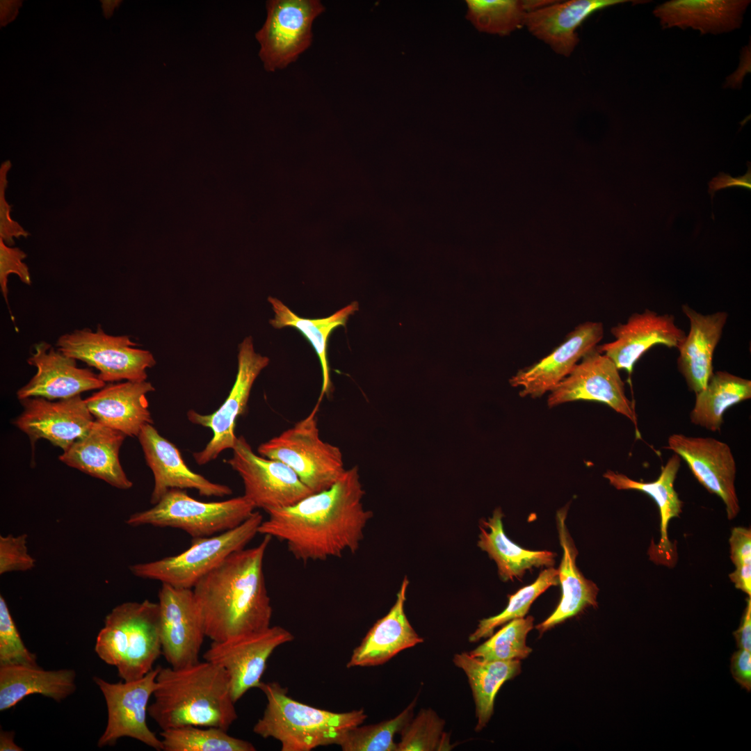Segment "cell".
<instances>
[{"mask_svg":"<svg viewBox=\"0 0 751 751\" xmlns=\"http://www.w3.org/2000/svg\"><path fill=\"white\" fill-rule=\"evenodd\" d=\"M358 468L346 469L328 489L312 493L286 508L271 509L258 533L286 544L303 563L355 553L373 513L364 509Z\"/></svg>","mask_w":751,"mask_h":751,"instance_id":"1","label":"cell"},{"mask_svg":"<svg viewBox=\"0 0 751 751\" xmlns=\"http://www.w3.org/2000/svg\"><path fill=\"white\" fill-rule=\"evenodd\" d=\"M272 538L236 551L192 588L205 636L223 641L270 626L273 608L264 574Z\"/></svg>","mask_w":751,"mask_h":751,"instance_id":"2","label":"cell"},{"mask_svg":"<svg viewBox=\"0 0 751 751\" xmlns=\"http://www.w3.org/2000/svg\"><path fill=\"white\" fill-rule=\"evenodd\" d=\"M156 681L147 713L161 730L193 725L227 731L238 718L228 675L216 664L159 666Z\"/></svg>","mask_w":751,"mask_h":751,"instance_id":"3","label":"cell"},{"mask_svg":"<svg viewBox=\"0 0 751 751\" xmlns=\"http://www.w3.org/2000/svg\"><path fill=\"white\" fill-rule=\"evenodd\" d=\"M259 688L265 694L267 704L253 732L279 741L282 751H309L337 745L348 730L367 718L362 709L337 713L302 703L289 697L287 688L277 682H262Z\"/></svg>","mask_w":751,"mask_h":751,"instance_id":"4","label":"cell"},{"mask_svg":"<svg viewBox=\"0 0 751 751\" xmlns=\"http://www.w3.org/2000/svg\"><path fill=\"white\" fill-rule=\"evenodd\" d=\"M95 650L125 681L146 675L162 654L158 602L128 601L113 608L97 634Z\"/></svg>","mask_w":751,"mask_h":751,"instance_id":"5","label":"cell"},{"mask_svg":"<svg viewBox=\"0 0 751 751\" xmlns=\"http://www.w3.org/2000/svg\"><path fill=\"white\" fill-rule=\"evenodd\" d=\"M318 407L257 448L260 455L289 467L314 493L330 487L346 470L340 449L320 437Z\"/></svg>","mask_w":751,"mask_h":751,"instance_id":"6","label":"cell"},{"mask_svg":"<svg viewBox=\"0 0 751 751\" xmlns=\"http://www.w3.org/2000/svg\"><path fill=\"white\" fill-rule=\"evenodd\" d=\"M262 521V515L255 511L232 529L209 537L193 538L191 545L179 554L136 563L129 566V570L140 578L192 589L230 554L244 549L258 533Z\"/></svg>","mask_w":751,"mask_h":751,"instance_id":"7","label":"cell"},{"mask_svg":"<svg viewBox=\"0 0 751 751\" xmlns=\"http://www.w3.org/2000/svg\"><path fill=\"white\" fill-rule=\"evenodd\" d=\"M255 508L244 495L223 501L204 502L192 498L184 490L172 489L151 508L131 515L126 524L175 528L193 538H204L239 526Z\"/></svg>","mask_w":751,"mask_h":751,"instance_id":"8","label":"cell"},{"mask_svg":"<svg viewBox=\"0 0 751 751\" xmlns=\"http://www.w3.org/2000/svg\"><path fill=\"white\" fill-rule=\"evenodd\" d=\"M137 346L129 336L108 334L99 325L95 331L85 328L63 334L56 344L65 355L97 369L99 378L109 383L147 380V370L156 361L150 351Z\"/></svg>","mask_w":751,"mask_h":751,"instance_id":"9","label":"cell"},{"mask_svg":"<svg viewBox=\"0 0 751 751\" xmlns=\"http://www.w3.org/2000/svg\"><path fill=\"white\" fill-rule=\"evenodd\" d=\"M267 16L256 33L264 69L286 68L312 45V24L325 8L318 0H270Z\"/></svg>","mask_w":751,"mask_h":751,"instance_id":"10","label":"cell"},{"mask_svg":"<svg viewBox=\"0 0 751 751\" xmlns=\"http://www.w3.org/2000/svg\"><path fill=\"white\" fill-rule=\"evenodd\" d=\"M269 362L268 357L255 351L252 338L245 337L238 346L237 373L224 403L209 414H202L193 410L187 412L191 423L209 428L213 433L206 446L193 453L197 464L205 465L216 459L224 450L234 448L237 439L234 433L236 421L245 412L253 384Z\"/></svg>","mask_w":751,"mask_h":751,"instance_id":"11","label":"cell"},{"mask_svg":"<svg viewBox=\"0 0 751 751\" xmlns=\"http://www.w3.org/2000/svg\"><path fill=\"white\" fill-rule=\"evenodd\" d=\"M232 457L225 462L241 476L244 496L267 512L291 506L314 493L287 465L258 455L245 438L237 437Z\"/></svg>","mask_w":751,"mask_h":751,"instance_id":"12","label":"cell"},{"mask_svg":"<svg viewBox=\"0 0 751 751\" xmlns=\"http://www.w3.org/2000/svg\"><path fill=\"white\" fill-rule=\"evenodd\" d=\"M159 666L143 677L131 681L110 683L94 677L106 703L108 718L99 748L114 745L118 739L129 737L156 750H163L161 739L149 728L147 715L150 698L156 689Z\"/></svg>","mask_w":751,"mask_h":751,"instance_id":"13","label":"cell"},{"mask_svg":"<svg viewBox=\"0 0 751 751\" xmlns=\"http://www.w3.org/2000/svg\"><path fill=\"white\" fill-rule=\"evenodd\" d=\"M293 636L280 626L212 641L204 652V661L223 668L227 672L234 702L248 691L259 688L268 658L280 645L293 640Z\"/></svg>","mask_w":751,"mask_h":751,"instance_id":"14","label":"cell"},{"mask_svg":"<svg viewBox=\"0 0 751 751\" xmlns=\"http://www.w3.org/2000/svg\"><path fill=\"white\" fill-rule=\"evenodd\" d=\"M549 392V407L575 401L601 402L627 417L637 428L633 405L626 396L619 369L596 348L586 353Z\"/></svg>","mask_w":751,"mask_h":751,"instance_id":"15","label":"cell"},{"mask_svg":"<svg viewBox=\"0 0 751 751\" xmlns=\"http://www.w3.org/2000/svg\"><path fill=\"white\" fill-rule=\"evenodd\" d=\"M162 654L174 668L197 663L204 633L192 589L162 583L159 591Z\"/></svg>","mask_w":751,"mask_h":751,"instance_id":"16","label":"cell"},{"mask_svg":"<svg viewBox=\"0 0 751 751\" xmlns=\"http://www.w3.org/2000/svg\"><path fill=\"white\" fill-rule=\"evenodd\" d=\"M665 448L686 462L707 491L722 499L729 519L736 517L740 510L734 483L736 465L726 443L712 437L673 434L669 437Z\"/></svg>","mask_w":751,"mask_h":751,"instance_id":"17","label":"cell"},{"mask_svg":"<svg viewBox=\"0 0 751 751\" xmlns=\"http://www.w3.org/2000/svg\"><path fill=\"white\" fill-rule=\"evenodd\" d=\"M19 402L23 411L13 423L26 434L32 447L45 439L65 451L87 434L95 421L80 395L57 401L30 397Z\"/></svg>","mask_w":751,"mask_h":751,"instance_id":"18","label":"cell"},{"mask_svg":"<svg viewBox=\"0 0 751 751\" xmlns=\"http://www.w3.org/2000/svg\"><path fill=\"white\" fill-rule=\"evenodd\" d=\"M27 362L37 369L32 378L17 391L19 400L42 397L54 401L81 395L82 392L100 389L106 385L98 375L87 368H79L76 360L67 356L50 344L40 341L34 345Z\"/></svg>","mask_w":751,"mask_h":751,"instance_id":"19","label":"cell"},{"mask_svg":"<svg viewBox=\"0 0 751 751\" xmlns=\"http://www.w3.org/2000/svg\"><path fill=\"white\" fill-rule=\"evenodd\" d=\"M603 337L601 322L586 321L578 325L551 353L519 370L510 380V385L522 387L521 396H542L567 377L581 358L596 348Z\"/></svg>","mask_w":751,"mask_h":751,"instance_id":"20","label":"cell"},{"mask_svg":"<svg viewBox=\"0 0 751 751\" xmlns=\"http://www.w3.org/2000/svg\"><path fill=\"white\" fill-rule=\"evenodd\" d=\"M611 332L615 339L596 348L629 375L634 364L651 347L661 344L677 348L686 335L675 324L673 315L659 314L648 309L632 314L625 323L612 327Z\"/></svg>","mask_w":751,"mask_h":751,"instance_id":"21","label":"cell"},{"mask_svg":"<svg viewBox=\"0 0 751 751\" xmlns=\"http://www.w3.org/2000/svg\"><path fill=\"white\" fill-rule=\"evenodd\" d=\"M138 438L147 465L154 475L152 504H156L172 489H195L200 495L207 497H223L232 494L229 486L213 483L191 471L184 461L179 450L162 437L153 424L145 425Z\"/></svg>","mask_w":751,"mask_h":751,"instance_id":"22","label":"cell"},{"mask_svg":"<svg viewBox=\"0 0 751 751\" xmlns=\"http://www.w3.org/2000/svg\"><path fill=\"white\" fill-rule=\"evenodd\" d=\"M154 390L147 380L111 382L85 402L95 420L126 436L138 437L145 425L154 423L147 394Z\"/></svg>","mask_w":751,"mask_h":751,"instance_id":"23","label":"cell"},{"mask_svg":"<svg viewBox=\"0 0 751 751\" xmlns=\"http://www.w3.org/2000/svg\"><path fill=\"white\" fill-rule=\"evenodd\" d=\"M126 437L95 420L87 434L75 441L58 459L113 487L128 490L133 483L127 476L119 459L120 449Z\"/></svg>","mask_w":751,"mask_h":751,"instance_id":"24","label":"cell"},{"mask_svg":"<svg viewBox=\"0 0 751 751\" xmlns=\"http://www.w3.org/2000/svg\"><path fill=\"white\" fill-rule=\"evenodd\" d=\"M681 310L689 320L690 331L677 348L679 352L677 367L688 389L696 394L706 387L713 373V353L728 314L718 311L702 314L688 305H683Z\"/></svg>","mask_w":751,"mask_h":751,"instance_id":"25","label":"cell"},{"mask_svg":"<svg viewBox=\"0 0 751 751\" xmlns=\"http://www.w3.org/2000/svg\"><path fill=\"white\" fill-rule=\"evenodd\" d=\"M625 0H572L554 1L526 13L529 32L548 44L557 54L570 56L579 42L576 29L592 13Z\"/></svg>","mask_w":751,"mask_h":751,"instance_id":"26","label":"cell"},{"mask_svg":"<svg viewBox=\"0 0 751 751\" xmlns=\"http://www.w3.org/2000/svg\"><path fill=\"white\" fill-rule=\"evenodd\" d=\"M409 584L403 579L394 604L378 620L352 653L348 668L376 666L385 663L400 652L423 642L410 624L404 611Z\"/></svg>","mask_w":751,"mask_h":751,"instance_id":"27","label":"cell"},{"mask_svg":"<svg viewBox=\"0 0 751 751\" xmlns=\"http://www.w3.org/2000/svg\"><path fill=\"white\" fill-rule=\"evenodd\" d=\"M567 512V507L562 508L557 512L556 519L560 544L563 549V558L558 570L562 596L554 613L536 626L540 633L577 615L586 608L597 607L599 589L597 585L586 579L576 567L578 551L566 526Z\"/></svg>","mask_w":751,"mask_h":751,"instance_id":"28","label":"cell"},{"mask_svg":"<svg viewBox=\"0 0 751 751\" xmlns=\"http://www.w3.org/2000/svg\"><path fill=\"white\" fill-rule=\"evenodd\" d=\"M76 677L72 669L46 670L40 666L1 665L0 711L10 709L32 694L60 702L75 692Z\"/></svg>","mask_w":751,"mask_h":751,"instance_id":"29","label":"cell"},{"mask_svg":"<svg viewBox=\"0 0 751 751\" xmlns=\"http://www.w3.org/2000/svg\"><path fill=\"white\" fill-rule=\"evenodd\" d=\"M748 1H691L665 2L654 11L665 27H691L702 33H718L738 28Z\"/></svg>","mask_w":751,"mask_h":751,"instance_id":"30","label":"cell"},{"mask_svg":"<svg viewBox=\"0 0 751 751\" xmlns=\"http://www.w3.org/2000/svg\"><path fill=\"white\" fill-rule=\"evenodd\" d=\"M681 458L675 454L662 467L659 478L653 482H641L631 479L626 475L608 470L603 476L617 490H633L650 496L656 502L660 513L661 538L659 544L651 547V557L660 563L668 565L672 559V547L668 537V526L670 520L679 516L683 503L674 488V483L680 467Z\"/></svg>","mask_w":751,"mask_h":751,"instance_id":"31","label":"cell"},{"mask_svg":"<svg viewBox=\"0 0 751 751\" xmlns=\"http://www.w3.org/2000/svg\"><path fill=\"white\" fill-rule=\"evenodd\" d=\"M501 509H495L487 520H483L478 546L494 560L503 581L520 579L534 567H551L555 563V554L549 551H531L522 548L505 534Z\"/></svg>","mask_w":751,"mask_h":751,"instance_id":"32","label":"cell"},{"mask_svg":"<svg viewBox=\"0 0 751 751\" xmlns=\"http://www.w3.org/2000/svg\"><path fill=\"white\" fill-rule=\"evenodd\" d=\"M268 301L274 312L270 324L276 329L291 327L298 330L314 348L322 372V387L316 403L320 405L324 396H329L332 390L328 359L329 337L334 330L346 325L349 316L358 310V303L353 302L325 318L309 319L300 317L276 298L269 296Z\"/></svg>","mask_w":751,"mask_h":751,"instance_id":"33","label":"cell"},{"mask_svg":"<svg viewBox=\"0 0 751 751\" xmlns=\"http://www.w3.org/2000/svg\"><path fill=\"white\" fill-rule=\"evenodd\" d=\"M453 661L467 677L476 705L475 730L479 732L493 714L494 699L499 688L520 673V661H485L462 652L455 654Z\"/></svg>","mask_w":751,"mask_h":751,"instance_id":"34","label":"cell"},{"mask_svg":"<svg viewBox=\"0 0 751 751\" xmlns=\"http://www.w3.org/2000/svg\"><path fill=\"white\" fill-rule=\"evenodd\" d=\"M691 412L692 423L719 431L723 414L730 407L751 398V381L727 371L713 372L704 389L695 394Z\"/></svg>","mask_w":751,"mask_h":751,"instance_id":"35","label":"cell"},{"mask_svg":"<svg viewBox=\"0 0 751 751\" xmlns=\"http://www.w3.org/2000/svg\"><path fill=\"white\" fill-rule=\"evenodd\" d=\"M554 1L467 0V17L480 31L506 35L523 25L526 13Z\"/></svg>","mask_w":751,"mask_h":751,"instance_id":"36","label":"cell"},{"mask_svg":"<svg viewBox=\"0 0 751 751\" xmlns=\"http://www.w3.org/2000/svg\"><path fill=\"white\" fill-rule=\"evenodd\" d=\"M218 727L200 728L188 725L162 730L160 733L164 751H255L247 741L229 735Z\"/></svg>","mask_w":751,"mask_h":751,"instance_id":"37","label":"cell"},{"mask_svg":"<svg viewBox=\"0 0 751 751\" xmlns=\"http://www.w3.org/2000/svg\"><path fill=\"white\" fill-rule=\"evenodd\" d=\"M417 698L396 717L375 725L356 726L348 730L337 745L344 751H396L394 741L413 718Z\"/></svg>","mask_w":751,"mask_h":751,"instance_id":"38","label":"cell"},{"mask_svg":"<svg viewBox=\"0 0 751 751\" xmlns=\"http://www.w3.org/2000/svg\"><path fill=\"white\" fill-rule=\"evenodd\" d=\"M558 584V570L549 568L543 570L533 583L509 596L508 606L501 613L480 620L476 629L469 636V641L475 643L481 638L490 637L497 627L511 620L524 617L538 597L549 587Z\"/></svg>","mask_w":751,"mask_h":751,"instance_id":"39","label":"cell"},{"mask_svg":"<svg viewBox=\"0 0 751 751\" xmlns=\"http://www.w3.org/2000/svg\"><path fill=\"white\" fill-rule=\"evenodd\" d=\"M533 627L532 616L511 620L469 654L485 661L525 659L532 652L531 648L526 645V638Z\"/></svg>","mask_w":751,"mask_h":751,"instance_id":"40","label":"cell"},{"mask_svg":"<svg viewBox=\"0 0 751 751\" xmlns=\"http://www.w3.org/2000/svg\"><path fill=\"white\" fill-rule=\"evenodd\" d=\"M445 721L431 709H421L401 730L396 751H433L451 749L444 731Z\"/></svg>","mask_w":751,"mask_h":751,"instance_id":"41","label":"cell"},{"mask_svg":"<svg viewBox=\"0 0 751 751\" xmlns=\"http://www.w3.org/2000/svg\"><path fill=\"white\" fill-rule=\"evenodd\" d=\"M38 667L37 656L25 646L8 605L0 596V666Z\"/></svg>","mask_w":751,"mask_h":751,"instance_id":"42","label":"cell"},{"mask_svg":"<svg viewBox=\"0 0 751 751\" xmlns=\"http://www.w3.org/2000/svg\"><path fill=\"white\" fill-rule=\"evenodd\" d=\"M730 558L735 570L729 574L736 588L751 596V530L734 527L729 539Z\"/></svg>","mask_w":751,"mask_h":751,"instance_id":"43","label":"cell"},{"mask_svg":"<svg viewBox=\"0 0 751 751\" xmlns=\"http://www.w3.org/2000/svg\"><path fill=\"white\" fill-rule=\"evenodd\" d=\"M27 535L0 536V574L33 569L35 560L29 554Z\"/></svg>","mask_w":751,"mask_h":751,"instance_id":"44","label":"cell"},{"mask_svg":"<svg viewBox=\"0 0 751 751\" xmlns=\"http://www.w3.org/2000/svg\"><path fill=\"white\" fill-rule=\"evenodd\" d=\"M26 257V254L18 248L8 246L0 239V286L4 300L8 303V281L9 275H17L20 280L25 284H31V278L29 268L23 259Z\"/></svg>","mask_w":751,"mask_h":751,"instance_id":"45","label":"cell"},{"mask_svg":"<svg viewBox=\"0 0 751 751\" xmlns=\"http://www.w3.org/2000/svg\"><path fill=\"white\" fill-rule=\"evenodd\" d=\"M10 166V162L6 161L1 164L0 168V239L8 246L15 243L14 238L26 237L29 235L18 223L11 219L10 206L5 199V189L8 184L6 175Z\"/></svg>","mask_w":751,"mask_h":751,"instance_id":"46","label":"cell"},{"mask_svg":"<svg viewBox=\"0 0 751 751\" xmlns=\"http://www.w3.org/2000/svg\"><path fill=\"white\" fill-rule=\"evenodd\" d=\"M731 672L734 679L748 691L751 689V653L739 649L731 658Z\"/></svg>","mask_w":751,"mask_h":751,"instance_id":"47","label":"cell"},{"mask_svg":"<svg viewBox=\"0 0 751 751\" xmlns=\"http://www.w3.org/2000/svg\"><path fill=\"white\" fill-rule=\"evenodd\" d=\"M747 172L738 177H732L728 174L724 172H720L718 175L713 177L709 183V193L711 195V200L713 198L715 193L719 190L732 187H740L746 189H751V170L750 165L748 166Z\"/></svg>","mask_w":751,"mask_h":751,"instance_id":"48","label":"cell"},{"mask_svg":"<svg viewBox=\"0 0 751 751\" xmlns=\"http://www.w3.org/2000/svg\"><path fill=\"white\" fill-rule=\"evenodd\" d=\"M746 606L742 615L738 629L734 632L736 645L739 649L751 651V599H746Z\"/></svg>","mask_w":751,"mask_h":751,"instance_id":"49","label":"cell"},{"mask_svg":"<svg viewBox=\"0 0 751 751\" xmlns=\"http://www.w3.org/2000/svg\"><path fill=\"white\" fill-rule=\"evenodd\" d=\"M1 751H22L23 749L15 742V732L1 730L0 732Z\"/></svg>","mask_w":751,"mask_h":751,"instance_id":"50","label":"cell"}]
</instances>
